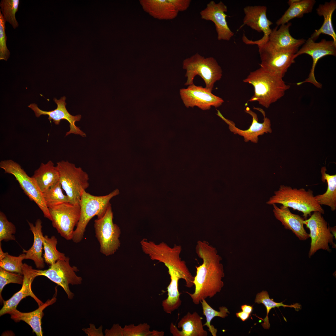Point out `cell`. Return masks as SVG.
Wrapping results in <instances>:
<instances>
[{"label":"cell","mask_w":336,"mask_h":336,"mask_svg":"<svg viewBox=\"0 0 336 336\" xmlns=\"http://www.w3.org/2000/svg\"><path fill=\"white\" fill-rule=\"evenodd\" d=\"M196 252L203 260V263L195 267L196 274L193 283L195 290L193 293L188 292L193 303L196 305L203 299L211 298L219 292L224 286L222 280L225 274L222 259L216 249L205 240H198L195 247Z\"/></svg>","instance_id":"6da1fadb"},{"label":"cell","mask_w":336,"mask_h":336,"mask_svg":"<svg viewBox=\"0 0 336 336\" xmlns=\"http://www.w3.org/2000/svg\"><path fill=\"white\" fill-rule=\"evenodd\" d=\"M243 82L251 84L254 88V95L249 101H257L266 108L282 97L290 87L282 78L270 73L261 67L250 72Z\"/></svg>","instance_id":"7a4b0ae2"},{"label":"cell","mask_w":336,"mask_h":336,"mask_svg":"<svg viewBox=\"0 0 336 336\" xmlns=\"http://www.w3.org/2000/svg\"><path fill=\"white\" fill-rule=\"evenodd\" d=\"M269 205L276 204L291 208L302 212L306 219L312 212H319L324 214V211L315 198L313 191L303 188L297 189L281 185L274 192V195L267 202Z\"/></svg>","instance_id":"3957f363"},{"label":"cell","mask_w":336,"mask_h":336,"mask_svg":"<svg viewBox=\"0 0 336 336\" xmlns=\"http://www.w3.org/2000/svg\"><path fill=\"white\" fill-rule=\"evenodd\" d=\"M119 194L116 189L106 195L95 196L84 190L81 196L79 205L80 216L74 231L72 240L75 243L80 242L83 239L86 227L90 221L97 216L98 219L103 217L107 208L110 204V201L114 197Z\"/></svg>","instance_id":"277c9868"},{"label":"cell","mask_w":336,"mask_h":336,"mask_svg":"<svg viewBox=\"0 0 336 336\" xmlns=\"http://www.w3.org/2000/svg\"><path fill=\"white\" fill-rule=\"evenodd\" d=\"M183 68L185 70L187 79L184 85L194 84L196 75H199L205 84V88L212 92L215 83L222 76V71L216 60L212 57L205 58L198 53L183 62Z\"/></svg>","instance_id":"5b68a950"},{"label":"cell","mask_w":336,"mask_h":336,"mask_svg":"<svg viewBox=\"0 0 336 336\" xmlns=\"http://www.w3.org/2000/svg\"><path fill=\"white\" fill-rule=\"evenodd\" d=\"M59 175V181L68 196L69 202L79 204L81 196L89 186L88 174L74 164L62 161L56 166Z\"/></svg>","instance_id":"8992f818"},{"label":"cell","mask_w":336,"mask_h":336,"mask_svg":"<svg viewBox=\"0 0 336 336\" xmlns=\"http://www.w3.org/2000/svg\"><path fill=\"white\" fill-rule=\"evenodd\" d=\"M113 213L110 204L102 217L94 221L96 236L100 245V252L108 256L115 253L120 245L121 230L113 222Z\"/></svg>","instance_id":"52a82bcc"},{"label":"cell","mask_w":336,"mask_h":336,"mask_svg":"<svg viewBox=\"0 0 336 336\" xmlns=\"http://www.w3.org/2000/svg\"><path fill=\"white\" fill-rule=\"evenodd\" d=\"M0 167L4 170L5 173L14 175L30 199L37 205L45 217L51 221L49 208L45 203L43 193L32 177L29 176L19 164L12 160L1 161Z\"/></svg>","instance_id":"ba28073f"},{"label":"cell","mask_w":336,"mask_h":336,"mask_svg":"<svg viewBox=\"0 0 336 336\" xmlns=\"http://www.w3.org/2000/svg\"><path fill=\"white\" fill-rule=\"evenodd\" d=\"M260 67L278 77H284L288 68L295 63V54L299 48L278 49L258 46Z\"/></svg>","instance_id":"9c48e42d"},{"label":"cell","mask_w":336,"mask_h":336,"mask_svg":"<svg viewBox=\"0 0 336 336\" xmlns=\"http://www.w3.org/2000/svg\"><path fill=\"white\" fill-rule=\"evenodd\" d=\"M48 208L53 227L65 239L72 240L74 228L80 218V205L68 202Z\"/></svg>","instance_id":"30bf717a"},{"label":"cell","mask_w":336,"mask_h":336,"mask_svg":"<svg viewBox=\"0 0 336 336\" xmlns=\"http://www.w3.org/2000/svg\"><path fill=\"white\" fill-rule=\"evenodd\" d=\"M69 259L58 260L50 265L49 268L45 270H37L38 276H45L50 280L60 286L63 289L69 299H72L74 294L70 290L69 285H72L80 284L82 279L77 276L76 272L78 269L75 266L72 267L69 262Z\"/></svg>","instance_id":"8fae6325"},{"label":"cell","mask_w":336,"mask_h":336,"mask_svg":"<svg viewBox=\"0 0 336 336\" xmlns=\"http://www.w3.org/2000/svg\"><path fill=\"white\" fill-rule=\"evenodd\" d=\"M319 212H313L308 219L304 220V224L310 231L311 241L309 257H310L320 249L331 252L329 244L335 248L334 236L331 233L327 222Z\"/></svg>","instance_id":"7c38bea8"},{"label":"cell","mask_w":336,"mask_h":336,"mask_svg":"<svg viewBox=\"0 0 336 336\" xmlns=\"http://www.w3.org/2000/svg\"><path fill=\"white\" fill-rule=\"evenodd\" d=\"M306 54L312 58L313 63L308 77L303 81L296 83L298 86L305 83L313 84L318 88H321L322 85L316 80L315 76V70L318 60L327 55L336 56V43L332 40L322 39L319 42H315L310 38L306 41L302 47L295 54V58L299 55Z\"/></svg>","instance_id":"4fadbf2b"},{"label":"cell","mask_w":336,"mask_h":336,"mask_svg":"<svg viewBox=\"0 0 336 336\" xmlns=\"http://www.w3.org/2000/svg\"><path fill=\"white\" fill-rule=\"evenodd\" d=\"M267 8L264 6H249L244 8L245 15L242 26L246 25L252 29L259 32H262L264 34L261 39L255 41L250 40L244 35L242 40L245 44H256L259 46L267 41L272 30L270 26L273 23L267 17Z\"/></svg>","instance_id":"5bb4252c"},{"label":"cell","mask_w":336,"mask_h":336,"mask_svg":"<svg viewBox=\"0 0 336 336\" xmlns=\"http://www.w3.org/2000/svg\"><path fill=\"white\" fill-rule=\"evenodd\" d=\"M180 94L187 108L197 106L202 110H207L211 106L218 107L224 102L222 99L213 94L205 87L194 84L189 85L186 88L180 89Z\"/></svg>","instance_id":"9a60e30c"},{"label":"cell","mask_w":336,"mask_h":336,"mask_svg":"<svg viewBox=\"0 0 336 336\" xmlns=\"http://www.w3.org/2000/svg\"><path fill=\"white\" fill-rule=\"evenodd\" d=\"M66 97L64 96L59 100L54 98V100L57 105L55 109L49 111L43 110L39 109L35 103L31 104L28 107L34 112L35 116L39 117L41 115H47L48 119L51 122L52 120L56 125H58L63 119L67 120L69 123L70 130L66 133L65 136L70 134L79 135L82 137H86V134L80 128L76 126L75 123L80 120L82 116L80 114L73 116L70 114L67 110L65 102Z\"/></svg>","instance_id":"2e32d148"},{"label":"cell","mask_w":336,"mask_h":336,"mask_svg":"<svg viewBox=\"0 0 336 336\" xmlns=\"http://www.w3.org/2000/svg\"><path fill=\"white\" fill-rule=\"evenodd\" d=\"M227 11V6L222 1L216 3L211 1L200 12L202 19L211 21L215 24L218 40L229 41L234 35L226 20L228 16L225 13Z\"/></svg>","instance_id":"e0dca14e"},{"label":"cell","mask_w":336,"mask_h":336,"mask_svg":"<svg viewBox=\"0 0 336 336\" xmlns=\"http://www.w3.org/2000/svg\"><path fill=\"white\" fill-rule=\"evenodd\" d=\"M23 281L21 289L9 299L3 300V306L0 310V316L8 314L11 311L16 309L20 301L28 296L33 298L39 306L44 303L35 295L31 289V284L35 278L38 276L37 270L24 263L23 266Z\"/></svg>","instance_id":"ac0fdd59"},{"label":"cell","mask_w":336,"mask_h":336,"mask_svg":"<svg viewBox=\"0 0 336 336\" xmlns=\"http://www.w3.org/2000/svg\"><path fill=\"white\" fill-rule=\"evenodd\" d=\"M245 111L250 114L252 118V121L249 128L246 130H241L237 128L235 123L232 121L224 118L219 110H217V115L223 119L229 125L230 130L234 134H238L243 137L244 141L257 143L258 140V136L264 134L265 133H271L270 120L264 115V121L262 123L258 122L257 114L252 111L248 107H246Z\"/></svg>","instance_id":"d6986e66"},{"label":"cell","mask_w":336,"mask_h":336,"mask_svg":"<svg viewBox=\"0 0 336 336\" xmlns=\"http://www.w3.org/2000/svg\"><path fill=\"white\" fill-rule=\"evenodd\" d=\"M291 25V23L288 22L281 25L278 29L277 26L272 30L266 42L258 47L264 46L278 49L299 48L306 40L304 39H296L291 35L289 28Z\"/></svg>","instance_id":"ffe728a7"},{"label":"cell","mask_w":336,"mask_h":336,"mask_svg":"<svg viewBox=\"0 0 336 336\" xmlns=\"http://www.w3.org/2000/svg\"><path fill=\"white\" fill-rule=\"evenodd\" d=\"M273 211L276 218L280 221L285 228L291 230L301 240L310 237L304 226V219L299 215L292 213L289 208L283 205L278 207L273 204Z\"/></svg>","instance_id":"44dd1931"},{"label":"cell","mask_w":336,"mask_h":336,"mask_svg":"<svg viewBox=\"0 0 336 336\" xmlns=\"http://www.w3.org/2000/svg\"><path fill=\"white\" fill-rule=\"evenodd\" d=\"M55 289V293L52 298L47 300L43 304L39 306L37 309L29 312H22L16 309L13 310L8 313L10 315L11 319L16 322H18L21 320L24 321L30 326L33 332L37 336H43L41 320L44 315L43 311L46 307L56 301L57 287Z\"/></svg>","instance_id":"7402d4cb"},{"label":"cell","mask_w":336,"mask_h":336,"mask_svg":"<svg viewBox=\"0 0 336 336\" xmlns=\"http://www.w3.org/2000/svg\"><path fill=\"white\" fill-rule=\"evenodd\" d=\"M28 223L33 234L34 240L31 247L27 250H23V252L26 253L25 259L32 260L37 268L43 269L45 264L44 258L42 257L44 237L42 232V222L39 219L36 220L35 226L28 221Z\"/></svg>","instance_id":"603a6c76"},{"label":"cell","mask_w":336,"mask_h":336,"mask_svg":"<svg viewBox=\"0 0 336 336\" xmlns=\"http://www.w3.org/2000/svg\"><path fill=\"white\" fill-rule=\"evenodd\" d=\"M336 9V1L335 0L319 4L316 9V12L320 16L323 17L324 22L321 27L311 34L310 38L315 41L321 34H326L331 36L333 40L336 43V34L332 23V15Z\"/></svg>","instance_id":"cb8c5ba5"},{"label":"cell","mask_w":336,"mask_h":336,"mask_svg":"<svg viewBox=\"0 0 336 336\" xmlns=\"http://www.w3.org/2000/svg\"><path fill=\"white\" fill-rule=\"evenodd\" d=\"M203 318L196 312L192 313L188 312L179 321L176 336H207V332L204 329L202 323Z\"/></svg>","instance_id":"d4e9b609"},{"label":"cell","mask_w":336,"mask_h":336,"mask_svg":"<svg viewBox=\"0 0 336 336\" xmlns=\"http://www.w3.org/2000/svg\"><path fill=\"white\" fill-rule=\"evenodd\" d=\"M32 177L43 193L59 181V175L56 166L51 161L41 163Z\"/></svg>","instance_id":"484cf974"},{"label":"cell","mask_w":336,"mask_h":336,"mask_svg":"<svg viewBox=\"0 0 336 336\" xmlns=\"http://www.w3.org/2000/svg\"><path fill=\"white\" fill-rule=\"evenodd\" d=\"M106 336H163L162 331L150 330V325L147 323L140 324L135 326L133 324L126 325L122 328L119 324H114L110 329H106Z\"/></svg>","instance_id":"4316f807"},{"label":"cell","mask_w":336,"mask_h":336,"mask_svg":"<svg viewBox=\"0 0 336 336\" xmlns=\"http://www.w3.org/2000/svg\"><path fill=\"white\" fill-rule=\"evenodd\" d=\"M316 1L315 0H289V6L282 16L276 21L278 26L286 24L295 18L302 17L305 14L311 12Z\"/></svg>","instance_id":"83f0119b"},{"label":"cell","mask_w":336,"mask_h":336,"mask_svg":"<svg viewBox=\"0 0 336 336\" xmlns=\"http://www.w3.org/2000/svg\"><path fill=\"white\" fill-rule=\"evenodd\" d=\"M325 167L321 169V179L323 182L326 181L327 188L324 194L315 196V198L320 205H325L330 208L332 211L336 209V175H330L326 173Z\"/></svg>","instance_id":"f1b7e54d"},{"label":"cell","mask_w":336,"mask_h":336,"mask_svg":"<svg viewBox=\"0 0 336 336\" xmlns=\"http://www.w3.org/2000/svg\"><path fill=\"white\" fill-rule=\"evenodd\" d=\"M170 276V282L167 288L168 296L162 303L163 310L168 314H171L178 309L182 303L178 288V281L181 279V277L176 274H172Z\"/></svg>","instance_id":"f546056e"},{"label":"cell","mask_w":336,"mask_h":336,"mask_svg":"<svg viewBox=\"0 0 336 336\" xmlns=\"http://www.w3.org/2000/svg\"><path fill=\"white\" fill-rule=\"evenodd\" d=\"M254 302L258 304H263L265 307L267 314L265 317L263 319L264 322L261 324L262 326L264 329H269L270 327L268 318V314L270 310L273 308L276 307L278 308L280 306L285 307H290L295 308L296 310H298L301 308V306L299 304L296 303L293 305H287L284 304L282 302H277L274 301L273 299H271L269 298V295L267 292L263 291L260 293H258L256 296Z\"/></svg>","instance_id":"4dcf8cb0"},{"label":"cell","mask_w":336,"mask_h":336,"mask_svg":"<svg viewBox=\"0 0 336 336\" xmlns=\"http://www.w3.org/2000/svg\"><path fill=\"white\" fill-rule=\"evenodd\" d=\"M25 253L15 256L9 254L7 252H4L0 242V267L3 269L23 275V264L22 262L25 259Z\"/></svg>","instance_id":"1f68e13d"},{"label":"cell","mask_w":336,"mask_h":336,"mask_svg":"<svg viewBox=\"0 0 336 336\" xmlns=\"http://www.w3.org/2000/svg\"><path fill=\"white\" fill-rule=\"evenodd\" d=\"M43 245L44 250L43 258L45 262L51 265L57 261L65 259V254L56 249L57 240L53 236L50 238L45 235L43 238Z\"/></svg>","instance_id":"d6a6232c"},{"label":"cell","mask_w":336,"mask_h":336,"mask_svg":"<svg viewBox=\"0 0 336 336\" xmlns=\"http://www.w3.org/2000/svg\"><path fill=\"white\" fill-rule=\"evenodd\" d=\"M62 189L59 181L43 193L44 199L48 208L69 202L68 196L63 193Z\"/></svg>","instance_id":"836d02e7"},{"label":"cell","mask_w":336,"mask_h":336,"mask_svg":"<svg viewBox=\"0 0 336 336\" xmlns=\"http://www.w3.org/2000/svg\"><path fill=\"white\" fill-rule=\"evenodd\" d=\"M200 303L202 304L203 315L206 318V322L203 325L207 326L212 336H216L217 330L213 325L211 324V320L215 317L225 318L228 316V314H229L230 312L228 309L225 306L219 307V311L213 309L204 299H203Z\"/></svg>","instance_id":"e575fe53"},{"label":"cell","mask_w":336,"mask_h":336,"mask_svg":"<svg viewBox=\"0 0 336 336\" xmlns=\"http://www.w3.org/2000/svg\"><path fill=\"white\" fill-rule=\"evenodd\" d=\"M19 3V0H2L0 3V11L3 18L14 29L19 26L15 14L18 10Z\"/></svg>","instance_id":"d590c367"},{"label":"cell","mask_w":336,"mask_h":336,"mask_svg":"<svg viewBox=\"0 0 336 336\" xmlns=\"http://www.w3.org/2000/svg\"><path fill=\"white\" fill-rule=\"evenodd\" d=\"M154 10L156 17L161 19H173L179 12L171 0L154 1Z\"/></svg>","instance_id":"8d00e7d4"},{"label":"cell","mask_w":336,"mask_h":336,"mask_svg":"<svg viewBox=\"0 0 336 336\" xmlns=\"http://www.w3.org/2000/svg\"><path fill=\"white\" fill-rule=\"evenodd\" d=\"M16 227L12 222L9 221L5 214L0 212V242L2 240H15L13 235L16 232Z\"/></svg>","instance_id":"74e56055"},{"label":"cell","mask_w":336,"mask_h":336,"mask_svg":"<svg viewBox=\"0 0 336 336\" xmlns=\"http://www.w3.org/2000/svg\"><path fill=\"white\" fill-rule=\"evenodd\" d=\"M20 274L6 271L0 267V300L2 303L3 300L2 292L3 288L10 283L22 284L23 281V276Z\"/></svg>","instance_id":"f35d334b"},{"label":"cell","mask_w":336,"mask_h":336,"mask_svg":"<svg viewBox=\"0 0 336 336\" xmlns=\"http://www.w3.org/2000/svg\"><path fill=\"white\" fill-rule=\"evenodd\" d=\"M0 11V59L7 61L9 58L10 52L6 44L7 37L5 33V23Z\"/></svg>","instance_id":"ab89813d"},{"label":"cell","mask_w":336,"mask_h":336,"mask_svg":"<svg viewBox=\"0 0 336 336\" xmlns=\"http://www.w3.org/2000/svg\"><path fill=\"white\" fill-rule=\"evenodd\" d=\"M171 1L179 12L186 10L191 2L190 0H171Z\"/></svg>","instance_id":"60d3db41"},{"label":"cell","mask_w":336,"mask_h":336,"mask_svg":"<svg viewBox=\"0 0 336 336\" xmlns=\"http://www.w3.org/2000/svg\"><path fill=\"white\" fill-rule=\"evenodd\" d=\"M250 314L244 312L243 311H240L236 314V315L238 318H239L241 320L244 321L247 320L249 318Z\"/></svg>","instance_id":"b9f144b4"},{"label":"cell","mask_w":336,"mask_h":336,"mask_svg":"<svg viewBox=\"0 0 336 336\" xmlns=\"http://www.w3.org/2000/svg\"><path fill=\"white\" fill-rule=\"evenodd\" d=\"M241 308L242 311L251 314L253 311V306L247 305H242Z\"/></svg>","instance_id":"7bdbcfd3"},{"label":"cell","mask_w":336,"mask_h":336,"mask_svg":"<svg viewBox=\"0 0 336 336\" xmlns=\"http://www.w3.org/2000/svg\"><path fill=\"white\" fill-rule=\"evenodd\" d=\"M330 230L331 233H332V235H333L335 237V239H336V227H335H335H330Z\"/></svg>","instance_id":"ee69618b"}]
</instances>
